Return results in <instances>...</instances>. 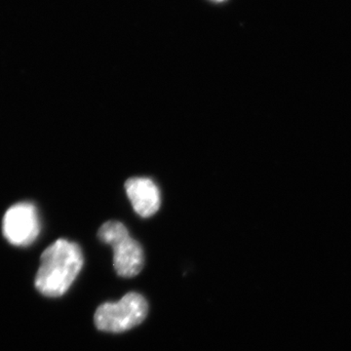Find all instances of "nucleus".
<instances>
[{"mask_svg":"<svg viewBox=\"0 0 351 351\" xmlns=\"http://www.w3.org/2000/svg\"><path fill=\"white\" fill-rule=\"evenodd\" d=\"M84 263L82 249L75 242L59 239L45 249L36 274V288L43 295L61 297L68 292Z\"/></svg>","mask_w":351,"mask_h":351,"instance_id":"f257e3e1","label":"nucleus"},{"mask_svg":"<svg viewBox=\"0 0 351 351\" xmlns=\"http://www.w3.org/2000/svg\"><path fill=\"white\" fill-rule=\"evenodd\" d=\"M98 237L101 242L112 246L113 265L119 276L131 278L140 274L144 267V251L123 223L107 221L99 230Z\"/></svg>","mask_w":351,"mask_h":351,"instance_id":"f03ea898","label":"nucleus"},{"mask_svg":"<svg viewBox=\"0 0 351 351\" xmlns=\"http://www.w3.org/2000/svg\"><path fill=\"white\" fill-rule=\"evenodd\" d=\"M147 311L149 304L142 295L128 293L119 302L101 304L95 313V325L100 331L123 332L140 325Z\"/></svg>","mask_w":351,"mask_h":351,"instance_id":"7ed1b4c3","label":"nucleus"},{"mask_svg":"<svg viewBox=\"0 0 351 351\" xmlns=\"http://www.w3.org/2000/svg\"><path fill=\"white\" fill-rule=\"evenodd\" d=\"M2 232L5 239L16 246L34 243L40 232L38 209L29 202L13 205L4 215Z\"/></svg>","mask_w":351,"mask_h":351,"instance_id":"20e7f679","label":"nucleus"},{"mask_svg":"<svg viewBox=\"0 0 351 351\" xmlns=\"http://www.w3.org/2000/svg\"><path fill=\"white\" fill-rule=\"evenodd\" d=\"M127 196L136 213L143 218L154 216L160 207V193L149 178H130L125 182Z\"/></svg>","mask_w":351,"mask_h":351,"instance_id":"39448f33","label":"nucleus"},{"mask_svg":"<svg viewBox=\"0 0 351 351\" xmlns=\"http://www.w3.org/2000/svg\"><path fill=\"white\" fill-rule=\"evenodd\" d=\"M212 1H214V2H223V1H225V0H212Z\"/></svg>","mask_w":351,"mask_h":351,"instance_id":"423d86ee","label":"nucleus"}]
</instances>
